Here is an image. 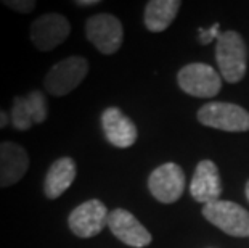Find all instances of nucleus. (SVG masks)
I'll list each match as a JSON object with an SVG mask.
<instances>
[{"label":"nucleus","mask_w":249,"mask_h":248,"mask_svg":"<svg viewBox=\"0 0 249 248\" xmlns=\"http://www.w3.org/2000/svg\"><path fill=\"white\" fill-rule=\"evenodd\" d=\"M148 187L161 203H176L185 191V172L177 163H164L150 174Z\"/></svg>","instance_id":"1a4fd4ad"},{"label":"nucleus","mask_w":249,"mask_h":248,"mask_svg":"<svg viewBox=\"0 0 249 248\" xmlns=\"http://www.w3.org/2000/svg\"><path fill=\"white\" fill-rule=\"evenodd\" d=\"M108 210L98 198L87 200L74 208L68 218V226L79 239H90L98 235L108 226Z\"/></svg>","instance_id":"6e6552de"},{"label":"nucleus","mask_w":249,"mask_h":248,"mask_svg":"<svg viewBox=\"0 0 249 248\" xmlns=\"http://www.w3.org/2000/svg\"><path fill=\"white\" fill-rule=\"evenodd\" d=\"M77 174L76 163L70 156L58 158L47 171L44 181V193L49 200H56L71 187Z\"/></svg>","instance_id":"4468645a"},{"label":"nucleus","mask_w":249,"mask_h":248,"mask_svg":"<svg viewBox=\"0 0 249 248\" xmlns=\"http://www.w3.org/2000/svg\"><path fill=\"white\" fill-rule=\"evenodd\" d=\"M246 197H248V202H249V181L246 184Z\"/></svg>","instance_id":"4be33fe9"},{"label":"nucleus","mask_w":249,"mask_h":248,"mask_svg":"<svg viewBox=\"0 0 249 248\" xmlns=\"http://www.w3.org/2000/svg\"><path fill=\"white\" fill-rule=\"evenodd\" d=\"M89 75V61L84 57H68L50 68L44 79L45 91L53 97H65L79 87Z\"/></svg>","instance_id":"f03ea898"},{"label":"nucleus","mask_w":249,"mask_h":248,"mask_svg":"<svg viewBox=\"0 0 249 248\" xmlns=\"http://www.w3.org/2000/svg\"><path fill=\"white\" fill-rule=\"evenodd\" d=\"M102 128L107 140L116 149H129L137 142V126L119 108L111 107L102 113Z\"/></svg>","instance_id":"f8f14e48"},{"label":"nucleus","mask_w":249,"mask_h":248,"mask_svg":"<svg viewBox=\"0 0 249 248\" xmlns=\"http://www.w3.org/2000/svg\"><path fill=\"white\" fill-rule=\"evenodd\" d=\"M108 228L116 239H119L123 244L134 248H143L150 245L153 240L151 234L146 230L145 226L134 214L123 208L109 211Z\"/></svg>","instance_id":"9d476101"},{"label":"nucleus","mask_w":249,"mask_h":248,"mask_svg":"<svg viewBox=\"0 0 249 248\" xmlns=\"http://www.w3.org/2000/svg\"><path fill=\"white\" fill-rule=\"evenodd\" d=\"M86 34L90 44L103 55L116 54L124 40V29L121 19L109 13H98L86 23Z\"/></svg>","instance_id":"20e7f679"},{"label":"nucleus","mask_w":249,"mask_h":248,"mask_svg":"<svg viewBox=\"0 0 249 248\" xmlns=\"http://www.w3.org/2000/svg\"><path fill=\"white\" fill-rule=\"evenodd\" d=\"M8 124H10V113H7L0 107V129H5Z\"/></svg>","instance_id":"aec40b11"},{"label":"nucleus","mask_w":249,"mask_h":248,"mask_svg":"<svg viewBox=\"0 0 249 248\" xmlns=\"http://www.w3.org/2000/svg\"><path fill=\"white\" fill-rule=\"evenodd\" d=\"M26 108L34 124H42L49 116V103L42 91H33L24 97Z\"/></svg>","instance_id":"dca6fc26"},{"label":"nucleus","mask_w":249,"mask_h":248,"mask_svg":"<svg viewBox=\"0 0 249 248\" xmlns=\"http://www.w3.org/2000/svg\"><path fill=\"white\" fill-rule=\"evenodd\" d=\"M77 5V7H93V5H98L100 0H77V2H74Z\"/></svg>","instance_id":"412c9836"},{"label":"nucleus","mask_w":249,"mask_h":248,"mask_svg":"<svg viewBox=\"0 0 249 248\" xmlns=\"http://www.w3.org/2000/svg\"><path fill=\"white\" fill-rule=\"evenodd\" d=\"M198 121L208 128L227 131V133H246L249 131V112L235 103H206L198 110Z\"/></svg>","instance_id":"7ed1b4c3"},{"label":"nucleus","mask_w":249,"mask_h":248,"mask_svg":"<svg viewBox=\"0 0 249 248\" xmlns=\"http://www.w3.org/2000/svg\"><path fill=\"white\" fill-rule=\"evenodd\" d=\"M71 34L70 19L60 13H45L36 18L29 28V39L39 52H50L61 45Z\"/></svg>","instance_id":"423d86ee"},{"label":"nucleus","mask_w":249,"mask_h":248,"mask_svg":"<svg viewBox=\"0 0 249 248\" xmlns=\"http://www.w3.org/2000/svg\"><path fill=\"white\" fill-rule=\"evenodd\" d=\"M190 193L193 200L204 205L220 200L222 181L219 168L215 166L214 161L203 160L198 163L192 179V186H190Z\"/></svg>","instance_id":"ddd939ff"},{"label":"nucleus","mask_w":249,"mask_h":248,"mask_svg":"<svg viewBox=\"0 0 249 248\" xmlns=\"http://www.w3.org/2000/svg\"><path fill=\"white\" fill-rule=\"evenodd\" d=\"M28 170L29 155L24 147L13 140L0 142V189L18 184Z\"/></svg>","instance_id":"9b49d317"},{"label":"nucleus","mask_w":249,"mask_h":248,"mask_svg":"<svg viewBox=\"0 0 249 248\" xmlns=\"http://www.w3.org/2000/svg\"><path fill=\"white\" fill-rule=\"evenodd\" d=\"M246 44L240 33L224 31L215 45V60L219 65L220 75L227 82L236 84L246 75Z\"/></svg>","instance_id":"f257e3e1"},{"label":"nucleus","mask_w":249,"mask_h":248,"mask_svg":"<svg viewBox=\"0 0 249 248\" xmlns=\"http://www.w3.org/2000/svg\"><path fill=\"white\" fill-rule=\"evenodd\" d=\"M198 33H199V42L203 45H208L214 39H219V36L222 34L220 31H219V23H214L209 29H203V28H201Z\"/></svg>","instance_id":"6ab92c4d"},{"label":"nucleus","mask_w":249,"mask_h":248,"mask_svg":"<svg viewBox=\"0 0 249 248\" xmlns=\"http://www.w3.org/2000/svg\"><path fill=\"white\" fill-rule=\"evenodd\" d=\"M2 5H5V7H8L10 10H13L17 13L28 15L31 12H34L37 3L34 0H3Z\"/></svg>","instance_id":"a211bd4d"},{"label":"nucleus","mask_w":249,"mask_h":248,"mask_svg":"<svg viewBox=\"0 0 249 248\" xmlns=\"http://www.w3.org/2000/svg\"><path fill=\"white\" fill-rule=\"evenodd\" d=\"M10 124L17 131H29L34 126L28 113V108H26L24 97H13L12 110H10Z\"/></svg>","instance_id":"f3484780"},{"label":"nucleus","mask_w":249,"mask_h":248,"mask_svg":"<svg viewBox=\"0 0 249 248\" xmlns=\"http://www.w3.org/2000/svg\"><path fill=\"white\" fill-rule=\"evenodd\" d=\"M177 81L180 89L192 97L208 98L220 92L222 79L213 66L204 63H190L178 71Z\"/></svg>","instance_id":"0eeeda50"},{"label":"nucleus","mask_w":249,"mask_h":248,"mask_svg":"<svg viewBox=\"0 0 249 248\" xmlns=\"http://www.w3.org/2000/svg\"><path fill=\"white\" fill-rule=\"evenodd\" d=\"M203 216L231 237L249 235V213L238 203L217 200V202L204 205Z\"/></svg>","instance_id":"39448f33"},{"label":"nucleus","mask_w":249,"mask_h":248,"mask_svg":"<svg viewBox=\"0 0 249 248\" xmlns=\"http://www.w3.org/2000/svg\"><path fill=\"white\" fill-rule=\"evenodd\" d=\"M178 0H151L145 7V26L151 33H162L172 21L176 19L178 8Z\"/></svg>","instance_id":"2eb2a0df"}]
</instances>
